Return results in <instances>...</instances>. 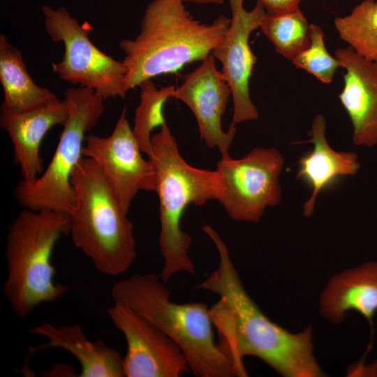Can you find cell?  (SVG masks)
Returning a JSON list of instances; mask_svg holds the SVG:
<instances>
[{
    "mask_svg": "<svg viewBox=\"0 0 377 377\" xmlns=\"http://www.w3.org/2000/svg\"><path fill=\"white\" fill-rule=\"evenodd\" d=\"M326 121L321 114L312 120L308 131L310 139L297 143L311 142L313 149L298 161L297 179L305 182L312 190L303 207L305 217L313 214L319 193L330 187L340 177L353 175L360 167L357 154L352 151H336L325 138Z\"/></svg>",
    "mask_w": 377,
    "mask_h": 377,
    "instance_id": "obj_16",
    "label": "cell"
},
{
    "mask_svg": "<svg viewBox=\"0 0 377 377\" xmlns=\"http://www.w3.org/2000/svg\"><path fill=\"white\" fill-rule=\"evenodd\" d=\"M140 103L134 118L133 133L142 151L149 157L151 153V131L165 121L163 116V105L173 97L175 87L168 86L158 89L151 80L140 86Z\"/></svg>",
    "mask_w": 377,
    "mask_h": 377,
    "instance_id": "obj_22",
    "label": "cell"
},
{
    "mask_svg": "<svg viewBox=\"0 0 377 377\" xmlns=\"http://www.w3.org/2000/svg\"><path fill=\"white\" fill-rule=\"evenodd\" d=\"M75 195L69 214L70 234L101 273L118 276L126 272L136 256L133 225L98 165L82 157L71 174Z\"/></svg>",
    "mask_w": 377,
    "mask_h": 377,
    "instance_id": "obj_5",
    "label": "cell"
},
{
    "mask_svg": "<svg viewBox=\"0 0 377 377\" xmlns=\"http://www.w3.org/2000/svg\"><path fill=\"white\" fill-rule=\"evenodd\" d=\"M260 28L276 51L290 61L310 45V24L300 7L279 14L266 13Z\"/></svg>",
    "mask_w": 377,
    "mask_h": 377,
    "instance_id": "obj_21",
    "label": "cell"
},
{
    "mask_svg": "<svg viewBox=\"0 0 377 377\" xmlns=\"http://www.w3.org/2000/svg\"><path fill=\"white\" fill-rule=\"evenodd\" d=\"M45 27L53 42H61L64 52L60 61L52 63V70L59 77L72 84L88 87L104 100L127 93L126 68L101 51L89 39L93 28L87 22L80 24L66 8H42Z\"/></svg>",
    "mask_w": 377,
    "mask_h": 377,
    "instance_id": "obj_8",
    "label": "cell"
},
{
    "mask_svg": "<svg viewBox=\"0 0 377 377\" xmlns=\"http://www.w3.org/2000/svg\"><path fill=\"white\" fill-rule=\"evenodd\" d=\"M184 2H192L197 3H214V4H223L225 0H182Z\"/></svg>",
    "mask_w": 377,
    "mask_h": 377,
    "instance_id": "obj_25",
    "label": "cell"
},
{
    "mask_svg": "<svg viewBox=\"0 0 377 377\" xmlns=\"http://www.w3.org/2000/svg\"><path fill=\"white\" fill-rule=\"evenodd\" d=\"M320 310L334 324L341 323L350 311L371 323L377 311V262L364 263L332 277L321 294Z\"/></svg>",
    "mask_w": 377,
    "mask_h": 377,
    "instance_id": "obj_18",
    "label": "cell"
},
{
    "mask_svg": "<svg viewBox=\"0 0 377 377\" xmlns=\"http://www.w3.org/2000/svg\"><path fill=\"white\" fill-rule=\"evenodd\" d=\"M339 38L356 53L377 64V0H363L334 20Z\"/></svg>",
    "mask_w": 377,
    "mask_h": 377,
    "instance_id": "obj_20",
    "label": "cell"
},
{
    "mask_svg": "<svg viewBox=\"0 0 377 377\" xmlns=\"http://www.w3.org/2000/svg\"><path fill=\"white\" fill-rule=\"evenodd\" d=\"M291 61L295 67L307 71L325 84L332 82L337 69L341 67L339 61L327 52L324 33L315 24H310V45Z\"/></svg>",
    "mask_w": 377,
    "mask_h": 377,
    "instance_id": "obj_23",
    "label": "cell"
},
{
    "mask_svg": "<svg viewBox=\"0 0 377 377\" xmlns=\"http://www.w3.org/2000/svg\"><path fill=\"white\" fill-rule=\"evenodd\" d=\"M284 164L275 148L257 147L239 159L221 158L216 200L232 219L258 223L267 207L281 201L279 176Z\"/></svg>",
    "mask_w": 377,
    "mask_h": 377,
    "instance_id": "obj_9",
    "label": "cell"
},
{
    "mask_svg": "<svg viewBox=\"0 0 377 377\" xmlns=\"http://www.w3.org/2000/svg\"><path fill=\"white\" fill-rule=\"evenodd\" d=\"M335 57L346 70L339 98L352 123L353 142L373 147L377 144V64L349 46L338 49Z\"/></svg>",
    "mask_w": 377,
    "mask_h": 377,
    "instance_id": "obj_14",
    "label": "cell"
},
{
    "mask_svg": "<svg viewBox=\"0 0 377 377\" xmlns=\"http://www.w3.org/2000/svg\"><path fill=\"white\" fill-rule=\"evenodd\" d=\"M68 114L67 101L57 98L21 112L1 110L0 126L11 140L14 161L20 168L22 180L32 182L43 172V159L40 155L42 141L52 127L66 123Z\"/></svg>",
    "mask_w": 377,
    "mask_h": 377,
    "instance_id": "obj_15",
    "label": "cell"
},
{
    "mask_svg": "<svg viewBox=\"0 0 377 377\" xmlns=\"http://www.w3.org/2000/svg\"><path fill=\"white\" fill-rule=\"evenodd\" d=\"M269 14H279L299 8L302 0H258Z\"/></svg>",
    "mask_w": 377,
    "mask_h": 377,
    "instance_id": "obj_24",
    "label": "cell"
},
{
    "mask_svg": "<svg viewBox=\"0 0 377 377\" xmlns=\"http://www.w3.org/2000/svg\"><path fill=\"white\" fill-rule=\"evenodd\" d=\"M230 24V19L223 15L211 24L201 23L182 0H152L145 10L138 36L119 42L125 54L127 91L202 61L223 38Z\"/></svg>",
    "mask_w": 377,
    "mask_h": 377,
    "instance_id": "obj_2",
    "label": "cell"
},
{
    "mask_svg": "<svg viewBox=\"0 0 377 377\" xmlns=\"http://www.w3.org/2000/svg\"><path fill=\"white\" fill-rule=\"evenodd\" d=\"M148 158L155 170L159 200L158 245L163 266L158 275L166 283L179 272L195 273L188 255L192 238L181 229V219L189 204L201 206L216 200L219 177L216 170L197 168L185 161L165 121L151 136V153Z\"/></svg>",
    "mask_w": 377,
    "mask_h": 377,
    "instance_id": "obj_4",
    "label": "cell"
},
{
    "mask_svg": "<svg viewBox=\"0 0 377 377\" xmlns=\"http://www.w3.org/2000/svg\"><path fill=\"white\" fill-rule=\"evenodd\" d=\"M202 230L214 242L219 266L195 288L211 291L219 300L209 308L218 347L232 362L236 376H246L243 358H260L284 377H320L325 374L313 354L312 330L309 326L291 333L271 320L244 288L228 249L209 225Z\"/></svg>",
    "mask_w": 377,
    "mask_h": 377,
    "instance_id": "obj_1",
    "label": "cell"
},
{
    "mask_svg": "<svg viewBox=\"0 0 377 377\" xmlns=\"http://www.w3.org/2000/svg\"><path fill=\"white\" fill-rule=\"evenodd\" d=\"M232 17L228 29L212 51L222 64L221 71L231 90L233 101L232 124L258 118V112L249 95V80L257 57L249 44L251 33L260 27L266 10L257 1L250 11L244 0H229Z\"/></svg>",
    "mask_w": 377,
    "mask_h": 377,
    "instance_id": "obj_12",
    "label": "cell"
},
{
    "mask_svg": "<svg viewBox=\"0 0 377 377\" xmlns=\"http://www.w3.org/2000/svg\"><path fill=\"white\" fill-rule=\"evenodd\" d=\"M126 117L121 112L114 128L108 137L94 134L85 138L84 157L93 160L111 184L123 211L128 214L140 191H156L154 165L145 160Z\"/></svg>",
    "mask_w": 377,
    "mask_h": 377,
    "instance_id": "obj_10",
    "label": "cell"
},
{
    "mask_svg": "<svg viewBox=\"0 0 377 377\" xmlns=\"http://www.w3.org/2000/svg\"><path fill=\"white\" fill-rule=\"evenodd\" d=\"M0 82L4 95L1 110L6 112H24L57 98L54 92L34 82L21 52L3 34H0Z\"/></svg>",
    "mask_w": 377,
    "mask_h": 377,
    "instance_id": "obj_19",
    "label": "cell"
},
{
    "mask_svg": "<svg viewBox=\"0 0 377 377\" xmlns=\"http://www.w3.org/2000/svg\"><path fill=\"white\" fill-rule=\"evenodd\" d=\"M70 230L69 214L49 209L24 208L8 226L3 291L17 316H27L38 305L54 302L68 290L54 281L51 257Z\"/></svg>",
    "mask_w": 377,
    "mask_h": 377,
    "instance_id": "obj_6",
    "label": "cell"
},
{
    "mask_svg": "<svg viewBox=\"0 0 377 377\" xmlns=\"http://www.w3.org/2000/svg\"><path fill=\"white\" fill-rule=\"evenodd\" d=\"M108 313L126 339L124 376L179 377L191 371L177 343L150 321L118 303Z\"/></svg>",
    "mask_w": 377,
    "mask_h": 377,
    "instance_id": "obj_11",
    "label": "cell"
},
{
    "mask_svg": "<svg viewBox=\"0 0 377 377\" xmlns=\"http://www.w3.org/2000/svg\"><path fill=\"white\" fill-rule=\"evenodd\" d=\"M114 303L142 316L180 347L197 377L236 376L232 362L214 339L209 309L204 302L175 303L158 274H135L111 289Z\"/></svg>",
    "mask_w": 377,
    "mask_h": 377,
    "instance_id": "obj_3",
    "label": "cell"
},
{
    "mask_svg": "<svg viewBox=\"0 0 377 377\" xmlns=\"http://www.w3.org/2000/svg\"><path fill=\"white\" fill-rule=\"evenodd\" d=\"M231 90L215 58L210 54L201 64L183 77L173 97L184 102L193 113L200 138L209 148L218 147L222 158L230 157L228 150L236 133L235 124L222 129L221 119L226 111Z\"/></svg>",
    "mask_w": 377,
    "mask_h": 377,
    "instance_id": "obj_13",
    "label": "cell"
},
{
    "mask_svg": "<svg viewBox=\"0 0 377 377\" xmlns=\"http://www.w3.org/2000/svg\"><path fill=\"white\" fill-rule=\"evenodd\" d=\"M34 334L46 337L49 342L29 348V354L38 350L57 348L67 350L79 362L81 377H123V357L101 340L90 341L80 325L56 327L44 322L30 330Z\"/></svg>",
    "mask_w": 377,
    "mask_h": 377,
    "instance_id": "obj_17",
    "label": "cell"
},
{
    "mask_svg": "<svg viewBox=\"0 0 377 377\" xmlns=\"http://www.w3.org/2000/svg\"><path fill=\"white\" fill-rule=\"evenodd\" d=\"M68 117L53 156L41 175L32 182L20 180L15 197L23 208L32 211L49 209L70 214L75 203L71 174L80 160L85 133L98 122L105 107L104 99L94 90L80 86L65 92Z\"/></svg>",
    "mask_w": 377,
    "mask_h": 377,
    "instance_id": "obj_7",
    "label": "cell"
}]
</instances>
